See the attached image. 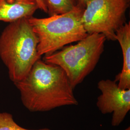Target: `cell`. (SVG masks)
<instances>
[{
	"mask_svg": "<svg viewBox=\"0 0 130 130\" xmlns=\"http://www.w3.org/2000/svg\"><path fill=\"white\" fill-rule=\"evenodd\" d=\"M101 94L98 97L96 106L103 114L112 113L111 125H120L130 110V89H122L116 82L102 79L98 84Z\"/></svg>",
	"mask_w": 130,
	"mask_h": 130,
	"instance_id": "8992f818",
	"label": "cell"
},
{
	"mask_svg": "<svg viewBox=\"0 0 130 130\" xmlns=\"http://www.w3.org/2000/svg\"><path fill=\"white\" fill-rule=\"evenodd\" d=\"M35 1H36L37 3L39 9L42 10L43 12H44V13H47V11L46 8L45 6L44 5L43 3L42 2V0H35Z\"/></svg>",
	"mask_w": 130,
	"mask_h": 130,
	"instance_id": "8fae6325",
	"label": "cell"
},
{
	"mask_svg": "<svg viewBox=\"0 0 130 130\" xmlns=\"http://www.w3.org/2000/svg\"><path fill=\"white\" fill-rule=\"evenodd\" d=\"M38 38L28 19H20L5 28L0 36V58L14 84L23 79L41 56Z\"/></svg>",
	"mask_w": 130,
	"mask_h": 130,
	"instance_id": "7a4b0ae2",
	"label": "cell"
},
{
	"mask_svg": "<svg viewBox=\"0 0 130 130\" xmlns=\"http://www.w3.org/2000/svg\"><path fill=\"white\" fill-rule=\"evenodd\" d=\"M84 9V7L78 5L74 9L64 14L46 18L32 17L28 19L38 38L39 56L52 54L88 35L82 20Z\"/></svg>",
	"mask_w": 130,
	"mask_h": 130,
	"instance_id": "3957f363",
	"label": "cell"
},
{
	"mask_svg": "<svg viewBox=\"0 0 130 130\" xmlns=\"http://www.w3.org/2000/svg\"><path fill=\"white\" fill-rule=\"evenodd\" d=\"M39 9L35 0H0V21L11 23L29 19Z\"/></svg>",
	"mask_w": 130,
	"mask_h": 130,
	"instance_id": "52a82bcc",
	"label": "cell"
},
{
	"mask_svg": "<svg viewBox=\"0 0 130 130\" xmlns=\"http://www.w3.org/2000/svg\"><path fill=\"white\" fill-rule=\"evenodd\" d=\"M116 41L119 42L123 55V66L115 80L119 88L130 89V23H126L116 32Z\"/></svg>",
	"mask_w": 130,
	"mask_h": 130,
	"instance_id": "ba28073f",
	"label": "cell"
},
{
	"mask_svg": "<svg viewBox=\"0 0 130 130\" xmlns=\"http://www.w3.org/2000/svg\"><path fill=\"white\" fill-rule=\"evenodd\" d=\"M49 16L60 14L74 9L78 5V0H42Z\"/></svg>",
	"mask_w": 130,
	"mask_h": 130,
	"instance_id": "9c48e42d",
	"label": "cell"
},
{
	"mask_svg": "<svg viewBox=\"0 0 130 130\" xmlns=\"http://www.w3.org/2000/svg\"><path fill=\"white\" fill-rule=\"evenodd\" d=\"M130 0H90L85 6L82 22L88 34L101 33L116 41L117 31L126 23Z\"/></svg>",
	"mask_w": 130,
	"mask_h": 130,
	"instance_id": "5b68a950",
	"label": "cell"
},
{
	"mask_svg": "<svg viewBox=\"0 0 130 130\" xmlns=\"http://www.w3.org/2000/svg\"><path fill=\"white\" fill-rule=\"evenodd\" d=\"M0 130H51L49 128L29 130L19 125L14 120L13 115L7 112H0Z\"/></svg>",
	"mask_w": 130,
	"mask_h": 130,
	"instance_id": "30bf717a",
	"label": "cell"
},
{
	"mask_svg": "<svg viewBox=\"0 0 130 130\" xmlns=\"http://www.w3.org/2000/svg\"><path fill=\"white\" fill-rule=\"evenodd\" d=\"M14 84L24 106L29 111H49L79 104L65 71L41 59L36 62L23 79Z\"/></svg>",
	"mask_w": 130,
	"mask_h": 130,
	"instance_id": "6da1fadb",
	"label": "cell"
},
{
	"mask_svg": "<svg viewBox=\"0 0 130 130\" xmlns=\"http://www.w3.org/2000/svg\"><path fill=\"white\" fill-rule=\"evenodd\" d=\"M90 0H78V4L80 6L85 8L86 4Z\"/></svg>",
	"mask_w": 130,
	"mask_h": 130,
	"instance_id": "7c38bea8",
	"label": "cell"
},
{
	"mask_svg": "<svg viewBox=\"0 0 130 130\" xmlns=\"http://www.w3.org/2000/svg\"><path fill=\"white\" fill-rule=\"evenodd\" d=\"M123 130H130V127H127L126 129Z\"/></svg>",
	"mask_w": 130,
	"mask_h": 130,
	"instance_id": "4fadbf2b",
	"label": "cell"
},
{
	"mask_svg": "<svg viewBox=\"0 0 130 130\" xmlns=\"http://www.w3.org/2000/svg\"><path fill=\"white\" fill-rule=\"evenodd\" d=\"M107 39L101 33L88 34L74 45L64 47L43 58L60 67L74 89L95 68L104 50Z\"/></svg>",
	"mask_w": 130,
	"mask_h": 130,
	"instance_id": "277c9868",
	"label": "cell"
}]
</instances>
